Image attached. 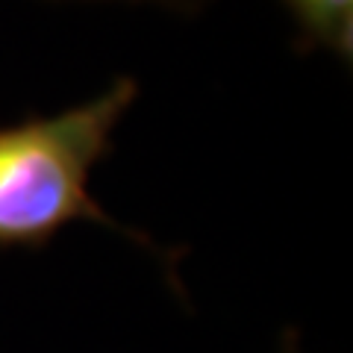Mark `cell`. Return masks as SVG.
<instances>
[{
	"mask_svg": "<svg viewBox=\"0 0 353 353\" xmlns=\"http://www.w3.org/2000/svg\"><path fill=\"white\" fill-rule=\"evenodd\" d=\"M139 92L136 77L124 74L85 103L0 127V250H44L74 221H94L176 268L174 250L121 224L92 194V171L115 150V130Z\"/></svg>",
	"mask_w": 353,
	"mask_h": 353,
	"instance_id": "1",
	"label": "cell"
},
{
	"mask_svg": "<svg viewBox=\"0 0 353 353\" xmlns=\"http://www.w3.org/2000/svg\"><path fill=\"white\" fill-rule=\"evenodd\" d=\"M306 48L330 50L350 68L353 62V0H283Z\"/></svg>",
	"mask_w": 353,
	"mask_h": 353,
	"instance_id": "2",
	"label": "cell"
},
{
	"mask_svg": "<svg viewBox=\"0 0 353 353\" xmlns=\"http://www.w3.org/2000/svg\"><path fill=\"white\" fill-rule=\"evenodd\" d=\"M124 3H157V6H165V9H176V12H197L203 9L209 0H124Z\"/></svg>",
	"mask_w": 353,
	"mask_h": 353,
	"instance_id": "3",
	"label": "cell"
},
{
	"mask_svg": "<svg viewBox=\"0 0 353 353\" xmlns=\"http://www.w3.org/2000/svg\"><path fill=\"white\" fill-rule=\"evenodd\" d=\"M285 353H297V350H294L292 345H285Z\"/></svg>",
	"mask_w": 353,
	"mask_h": 353,
	"instance_id": "4",
	"label": "cell"
}]
</instances>
